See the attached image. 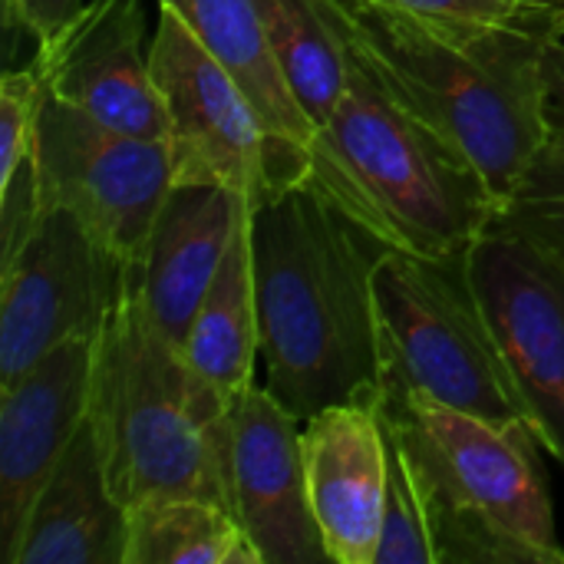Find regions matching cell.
<instances>
[{
    "label": "cell",
    "mask_w": 564,
    "mask_h": 564,
    "mask_svg": "<svg viewBox=\"0 0 564 564\" xmlns=\"http://www.w3.org/2000/svg\"><path fill=\"white\" fill-rule=\"evenodd\" d=\"M337 43L433 129L502 205L549 135L552 36L516 23L443 20L383 0H314Z\"/></svg>",
    "instance_id": "6da1fadb"
},
{
    "label": "cell",
    "mask_w": 564,
    "mask_h": 564,
    "mask_svg": "<svg viewBox=\"0 0 564 564\" xmlns=\"http://www.w3.org/2000/svg\"><path fill=\"white\" fill-rule=\"evenodd\" d=\"M89 423L112 496L208 499L238 516L235 400H228L149 314L135 264L96 337Z\"/></svg>",
    "instance_id": "3957f363"
},
{
    "label": "cell",
    "mask_w": 564,
    "mask_h": 564,
    "mask_svg": "<svg viewBox=\"0 0 564 564\" xmlns=\"http://www.w3.org/2000/svg\"><path fill=\"white\" fill-rule=\"evenodd\" d=\"M96 337L53 347L0 383V562L13 564L30 509L83 430L93 400Z\"/></svg>",
    "instance_id": "7c38bea8"
},
{
    "label": "cell",
    "mask_w": 564,
    "mask_h": 564,
    "mask_svg": "<svg viewBox=\"0 0 564 564\" xmlns=\"http://www.w3.org/2000/svg\"><path fill=\"white\" fill-rule=\"evenodd\" d=\"M129 509L112 496L96 430H83L43 482L13 564H126Z\"/></svg>",
    "instance_id": "2e32d148"
},
{
    "label": "cell",
    "mask_w": 564,
    "mask_h": 564,
    "mask_svg": "<svg viewBox=\"0 0 564 564\" xmlns=\"http://www.w3.org/2000/svg\"><path fill=\"white\" fill-rule=\"evenodd\" d=\"M172 7L212 50V56L235 76L264 129L284 142H314V119L294 93L254 0H159Z\"/></svg>",
    "instance_id": "e0dca14e"
},
{
    "label": "cell",
    "mask_w": 564,
    "mask_h": 564,
    "mask_svg": "<svg viewBox=\"0 0 564 564\" xmlns=\"http://www.w3.org/2000/svg\"><path fill=\"white\" fill-rule=\"evenodd\" d=\"M149 63L169 122L172 185H218L254 208L307 182L311 149L271 135L235 76L165 3Z\"/></svg>",
    "instance_id": "52a82bcc"
},
{
    "label": "cell",
    "mask_w": 564,
    "mask_h": 564,
    "mask_svg": "<svg viewBox=\"0 0 564 564\" xmlns=\"http://www.w3.org/2000/svg\"><path fill=\"white\" fill-rule=\"evenodd\" d=\"M132 264L66 208H40L26 235L0 254V383L53 347L99 337L126 294Z\"/></svg>",
    "instance_id": "ba28073f"
},
{
    "label": "cell",
    "mask_w": 564,
    "mask_h": 564,
    "mask_svg": "<svg viewBox=\"0 0 564 564\" xmlns=\"http://www.w3.org/2000/svg\"><path fill=\"white\" fill-rule=\"evenodd\" d=\"M469 271L529 403L532 430L564 466V264L519 235L486 231L469 248Z\"/></svg>",
    "instance_id": "30bf717a"
},
{
    "label": "cell",
    "mask_w": 564,
    "mask_h": 564,
    "mask_svg": "<svg viewBox=\"0 0 564 564\" xmlns=\"http://www.w3.org/2000/svg\"><path fill=\"white\" fill-rule=\"evenodd\" d=\"M304 423L264 387H248L235 400V499L261 564L330 562L314 519Z\"/></svg>",
    "instance_id": "4fadbf2b"
},
{
    "label": "cell",
    "mask_w": 564,
    "mask_h": 564,
    "mask_svg": "<svg viewBox=\"0 0 564 564\" xmlns=\"http://www.w3.org/2000/svg\"><path fill=\"white\" fill-rule=\"evenodd\" d=\"M486 231L519 235L564 264V89L552 86L549 135Z\"/></svg>",
    "instance_id": "44dd1931"
},
{
    "label": "cell",
    "mask_w": 564,
    "mask_h": 564,
    "mask_svg": "<svg viewBox=\"0 0 564 564\" xmlns=\"http://www.w3.org/2000/svg\"><path fill=\"white\" fill-rule=\"evenodd\" d=\"M307 182L387 248L469 251L499 202L476 165L400 109L347 56V83L311 142Z\"/></svg>",
    "instance_id": "277c9868"
},
{
    "label": "cell",
    "mask_w": 564,
    "mask_h": 564,
    "mask_svg": "<svg viewBox=\"0 0 564 564\" xmlns=\"http://www.w3.org/2000/svg\"><path fill=\"white\" fill-rule=\"evenodd\" d=\"M413 459L436 564H564L555 509L525 423H492L420 393H380Z\"/></svg>",
    "instance_id": "5b68a950"
},
{
    "label": "cell",
    "mask_w": 564,
    "mask_h": 564,
    "mask_svg": "<svg viewBox=\"0 0 564 564\" xmlns=\"http://www.w3.org/2000/svg\"><path fill=\"white\" fill-rule=\"evenodd\" d=\"M126 564H261L241 519L208 499H149L129 509Z\"/></svg>",
    "instance_id": "d6986e66"
},
{
    "label": "cell",
    "mask_w": 564,
    "mask_h": 564,
    "mask_svg": "<svg viewBox=\"0 0 564 564\" xmlns=\"http://www.w3.org/2000/svg\"><path fill=\"white\" fill-rule=\"evenodd\" d=\"M387 436V496H383V529L377 545V564H436L426 502L397 426L377 410Z\"/></svg>",
    "instance_id": "7402d4cb"
},
{
    "label": "cell",
    "mask_w": 564,
    "mask_h": 564,
    "mask_svg": "<svg viewBox=\"0 0 564 564\" xmlns=\"http://www.w3.org/2000/svg\"><path fill=\"white\" fill-rule=\"evenodd\" d=\"M142 33L139 0L83 3L66 26L36 43L33 66L46 96L116 132L165 142V106Z\"/></svg>",
    "instance_id": "8fae6325"
},
{
    "label": "cell",
    "mask_w": 564,
    "mask_h": 564,
    "mask_svg": "<svg viewBox=\"0 0 564 564\" xmlns=\"http://www.w3.org/2000/svg\"><path fill=\"white\" fill-rule=\"evenodd\" d=\"M519 7H525L529 13H532V20H535V26L545 33V36H562L558 33V23H555V13L542 3V0H516Z\"/></svg>",
    "instance_id": "4316f807"
},
{
    "label": "cell",
    "mask_w": 564,
    "mask_h": 564,
    "mask_svg": "<svg viewBox=\"0 0 564 564\" xmlns=\"http://www.w3.org/2000/svg\"><path fill=\"white\" fill-rule=\"evenodd\" d=\"M182 350L228 400H238L248 387H254L261 337L251 258V205H245L238 215L225 261L192 317Z\"/></svg>",
    "instance_id": "ac0fdd59"
},
{
    "label": "cell",
    "mask_w": 564,
    "mask_h": 564,
    "mask_svg": "<svg viewBox=\"0 0 564 564\" xmlns=\"http://www.w3.org/2000/svg\"><path fill=\"white\" fill-rule=\"evenodd\" d=\"M383 251L311 182L251 208L264 390L301 423L327 406L377 400L373 274Z\"/></svg>",
    "instance_id": "7a4b0ae2"
},
{
    "label": "cell",
    "mask_w": 564,
    "mask_h": 564,
    "mask_svg": "<svg viewBox=\"0 0 564 564\" xmlns=\"http://www.w3.org/2000/svg\"><path fill=\"white\" fill-rule=\"evenodd\" d=\"M83 10V0H3V30L13 26L36 36V43L50 40L59 26H66Z\"/></svg>",
    "instance_id": "d4e9b609"
},
{
    "label": "cell",
    "mask_w": 564,
    "mask_h": 564,
    "mask_svg": "<svg viewBox=\"0 0 564 564\" xmlns=\"http://www.w3.org/2000/svg\"><path fill=\"white\" fill-rule=\"evenodd\" d=\"M36 212L66 208L109 251L139 264L172 188L169 142L99 126L43 89L33 129Z\"/></svg>",
    "instance_id": "9c48e42d"
},
{
    "label": "cell",
    "mask_w": 564,
    "mask_h": 564,
    "mask_svg": "<svg viewBox=\"0 0 564 564\" xmlns=\"http://www.w3.org/2000/svg\"><path fill=\"white\" fill-rule=\"evenodd\" d=\"M413 13L426 17H443V20H479V23H516L539 30L532 13L519 7L516 0H383ZM542 33V30H539Z\"/></svg>",
    "instance_id": "cb8c5ba5"
},
{
    "label": "cell",
    "mask_w": 564,
    "mask_h": 564,
    "mask_svg": "<svg viewBox=\"0 0 564 564\" xmlns=\"http://www.w3.org/2000/svg\"><path fill=\"white\" fill-rule=\"evenodd\" d=\"M545 69H549V83L564 89V36H552L545 43Z\"/></svg>",
    "instance_id": "484cf974"
},
{
    "label": "cell",
    "mask_w": 564,
    "mask_h": 564,
    "mask_svg": "<svg viewBox=\"0 0 564 564\" xmlns=\"http://www.w3.org/2000/svg\"><path fill=\"white\" fill-rule=\"evenodd\" d=\"M248 198L218 185H172L135 264L139 294L155 324L182 344L192 317L225 261Z\"/></svg>",
    "instance_id": "9a60e30c"
},
{
    "label": "cell",
    "mask_w": 564,
    "mask_h": 564,
    "mask_svg": "<svg viewBox=\"0 0 564 564\" xmlns=\"http://www.w3.org/2000/svg\"><path fill=\"white\" fill-rule=\"evenodd\" d=\"M43 102V79L36 66L7 69L0 79V188L17 178L33 152L36 112Z\"/></svg>",
    "instance_id": "603a6c76"
},
{
    "label": "cell",
    "mask_w": 564,
    "mask_h": 564,
    "mask_svg": "<svg viewBox=\"0 0 564 564\" xmlns=\"http://www.w3.org/2000/svg\"><path fill=\"white\" fill-rule=\"evenodd\" d=\"M314 519L334 564H377L387 496V436L373 403L327 406L304 423Z\"/></svg>",
    "instance_id": "5bb4252c"
},
{
    "label": "cell",
    "mask_w": 564,
    "mask_h": 564,
    "mask_svg": "<svg viewBox=\"0 0 564 564\" xmlns=\"http://www.w3.org/2000/svg\"><path fill=\"white\" fill-rule=\"evenodd\" d=\"M380 393H420L443 406L532 426L496 324L476 291L469 251L387 248L377 274Z\"/></svg>",
    "instance_id": "8992f818"
},
{
    "label": "cell",
    "mask_w": 564,
    "mask_h": 564,
    "mask_svg": "<svg viewBox=\"0 0 564 564\" xmlns=\"http://www.w3.org/2000/svg\"><path fill=\"white\" fill-rule=\"evenodd\" d=\"M271 46L301 96L314 126H321L347 83V53L321 17L314 0H254Z\"/></svg>",
    "instance_id": "ffe728a7"
}]
</instances>
